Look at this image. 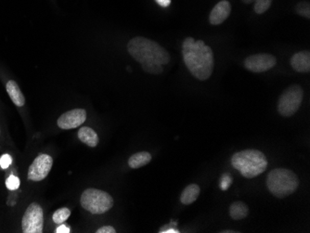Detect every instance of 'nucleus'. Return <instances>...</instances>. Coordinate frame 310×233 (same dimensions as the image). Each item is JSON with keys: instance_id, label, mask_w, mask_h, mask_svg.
Masks as SVG:
<instances>
[{"instance_id": "6e6552de", "label": "nucleus", "mask_w": 310, "mask_h": 233, "mask_svg": "<svg viewBox=\"0 0 310 233\" xmlns=\"http://www.w3.org/2000/svg\"><path fill=\"white\" fill-rule=\"evenodd\" d=\"M53 166V159L49 154H39L32 162L28 169V179L33 181H41L45 179L51 172Z\"/></svg>"}, {"instance_id": "f257e3e1", "label": "nucleus", "mask_w": 310, "mask_h": 233, "mask_svg": "<svg viewBox=\"0 0 310 233\" xmlns=\"http://www.w3.org/2000/svg\"><path fill=\"white\" fill-rule=\"evenodd\" d=\"M184 62L190 74L201 81H205L213 70V53L203 40H194V37L185 38L182 44Z\"/></svg>"}, {"instance_id": "6ab92c4d", "label": "nucleus", "mask_w": 310, "mask_h": 233, "mask_svg": "<svg viewBox=\"0 0 310 233\" xmlns=\"http://www.w3.org/2000/svg\"><path fill=\"white\" fill-rule=\"evenodd\" d=\"M271 3L272 0H254V12L257 14H263L270 9Z\"/></svg>"}, {"instance_id": "423d86ee", "label": "nucleus", "mask_w": 310, "mask_h": 233, "mask_svg": "<svg viewBox=\"0 0 310 233\" xmlns=\"http://www.w3.org/2000/svg\"><path fill=\"white\" fill-rule=\"evenodd\" d=\"M304 99V90L299 85H293L285 89L278 102V112L281 116L294 115L300 108Z\"/></svg>"}, {"instance_id": "39448f33", "label": "nucleus", "mask_w": 310, "mask_h": 233, "mask_svg": "<svg viewBox=\"0 0 310 233\" xmlns=\"http://www.w3.org/2000/svg\"><path fill=\"white\" fill-rule=\"evenodd\" d=\"M80 203L82 207L93 215H102L112 209L113 199L106 192L89 188L82 193Z\"/></svg>"}, {"instance_id": "a211bd4d", "label": "nucleus", "mask_w": 310, "mask_h": 233, "mask_svg": "<svg viewBox=\"0 0 310 233\" xmlns=\"http://www.w3.org/2000/svg\"><path fill=\"white\" fill-rule=\"evenodd\" d=\"M70 216H71L70 209H68L67 207H62L58 209L54 212L53 216H52V219H53L55 224H62L66 221Z\"/></svg>"}, {"instance_id": "9b49d317", "label": "nucleus", "mask_w": 310, "mask_h": 233, "mask_svg": "<svg viewBox=\"0 0 310 233\" xmlns=\"http://www.w3.org/2000/svg\"><path fill=\"white\" fill-rule=\"evenodd\" d=\"M231 12V6L229 1L222 0L214 6L209 15V22L213 26H219L228 19Z\"/></svg>"}, {"instance_id": "f8f14e48", "label": "nucleus", "mask_w": 310, "mask_h": 233, "mask_svg": "<svg viewBox=\"0 0 310 233\" xmlns=\"http://www.w3.org/2000/svg\"><path fill=\"white\" fill-rule=\"evenodd\" d=\"M290 62L291 65L295 71L298 72V73H309V51H304L296 52L291 58Z\"/></svg>"}, {"instance_id": "7ed1b4c3", "label": "nucleus", "mask_w": 310, "mask_h": 233, "mask_svg": "<svg viewBox=\"0 0 310 233\" xmlns=\"http://www.w3.org/2000/svg\"><path fill=\"white\" fill-rule=\"evenodd\" d=\"M231 165L246 178H254L265 172L268 168V160L264 153L258 150H244L235 153L231 158Z\"/></svg>"}, {"instance_id": "dca6fc26", "label": "nucleus", "mask_w": 310, "mask_h": 233, "mask_svg": "<svg viewBox=\"0 0 310 233\" xmlns=\"http://www.w3.org/2000/svg\"><path fill=\"white\" fill-rule=\"evenodd\" d=\"M152 161V154L148 152H139L128 159V166L132 169L142 168Z\"/></svg>"}, {"instance_id": "0eeeda50", "label": "nucleus", "mask_w": 310, "mask_h": 233, "mask_svg": "<svg viewBox=\"0 0 310 233\" xmlns=\"http://www.w3.org/2000/svg\"><path fill=\"white\" fill-rule=\"evenodd\" d=\"M21 228L25 233H41L44 228V212L40 204L32 203L26 209L21 219Z\"/></svg>"}, {"instance_id": "412c9836", "label": "nucleus", "mask_w": 310, "mask_h": 233, "mask_svg": "<svg viewBox=\"0 0 310 233\" xmlns=\"http://www.w3.org/2000/svg\"><path fill=\"white\" fill-rule=\"evenodd\" d=\"M295 12L297 14L309 19L310 18V4L306 1L299 2L297 5L295 6Z\"/></svg>"}, {"instance_id": "bb28decb", "label": "nucleus", "mask_w": 310, "mask_h": 233, "mask_svg": "<svg viewBox=\"0 0 310 233\" xmlns=\"http://www.w3.org/2000/svg\"><path fill=\"white\" fill-rule=\"evenodd\" d=\"M57 233H69L70 232V228L66 227L65 225H61L59 228L56 229Z\"/></svg>"}, {"instance_id": "5701e85b", "label": "nucleus", "mask_w": 310, "mask_h": 233, "mask_svg": "<svg viewBox=\"0 0 310 233\" xmlns=\"http://www.w3.org/2000/svg\"><path fill=\"white\" fill-rule=\"evenodd\" d=\"M232 181H233L232 177L228 173L222 175L221 180H220V188H221V190L222 191H227L230 187V185L232 184Z\"/></svg>"}, {"instance_id": "b1692460", "label": "nucleus", "mask_w": 310, "mask_h": 233, "mask_svg": "<svg viewBox=\"0 0 310 233\" xmlns=\"http://www.w3.org/2000/svg\"><path fill=\"white\" fill-rule=\"evenodd\" d=\"M12 162V159L9 154H4L0 158V167L3 169L9 168Z\"/></svg>"}, {"instance_id": "393cba45", "label": "nucleus", "mask_w": 310, "mask_h": 233, "mask_svg": "<svg viewBox=\"0 0 310 233\" xmlns=\"http://www.w3.org/2000/svg\"><path fill=\"white\" fill-rule=\"evenodd\" d=\"M97 233H115L116 230L115 228L112 227V226H103L102 228L97 229Z\"/></svg>"}, {"instance_id": "4468645a", "label": "nucleus", "mask_w": 310, "mask_h": 233, "mask_svg": "<svg viewBox=\"0 0 310 233\" xmlns=\"http://www.w3.org/2000/svg\"><path fill=\"white\" fill-rule=\"evenodd\" d=\"M78 138L89 147H97L99 144V136L90 127H81L78 131Z\"/></svg>"}, {"instance_id": "ddd939ff", "label": "nucleus", "mask_w": 310, "mask_h": 233, "mask_svg": "<svg viewBox=\"0 0 310 233\" xmlns=\"http://www.w3.org/2000/svg\"><path fill=\"white\" fill-rule=\"evenodd\" d=\"M7 91L10 95L12 102L17 106L21 107L26 104V98L23 96L22 92L20 91V87L18 84L13 80H10L7 83Z\"/></svg>"}, {"instance_id": "20e7f679", "label": "nucleus", "mask_w": 310, "mask_h": 233, "mask_svg": "<svg viewBox=\"0 0 310 233\" xmlns=\"http://www.w3.org/2000/svg\"><path fill=\"white\" fill-rule=\"evenodd\" d=\"M299 186V178L286 168L271 170L267 177V187L275 197L283 199L295 193Z\"/></svg>"}, {"instance_id": "aec40b11", "label": "nucleus", "mask_w": 310, "mask_h": 233, "mask_svg": "<svg viewBox=\"0 0 310 233\" xmlns=\"http://www.w3.org/2000/svg\"><path fill=\"white\" fill-rule=\"evenodd\" d=\"M142 70L151 75H160L163 72V65L157 63H142L141 64Z\"/></svg>"}, {"instance_id": "c85d7f7f", "label": "nucleus", "mask_w": 310, "mask_h": 233, "mask_svg": "<svg viewBox=\"0 0 310 233\" xmlns=\"http://www.w3.org/2000/svg\"><path fill=\"white\" fill-rule=\"evenodd\" d=\"M244 3L245 4H251V3H253L254 2V0H242Z\"/></svg>"}, {"instance_id": "c756f323", "label": "nucleus", "mask_w": 310, "mask_h": 233, "mask_svg": "<svg viewBox=\"0 0 310 233\" xmlns=\"http://www.w3.org/2000/svg\"><path fill=\"white\" fill-rule=\"evenodd\" d=\"M221 233H236L239 232V231H234V230H222V231H220Z\"/></svg>"}, {"instance_id": "cd10ccee", "label": "nucleus", "mask_w": 310, "mask_h": 233, "mask_svg": "<svg viewBox=\"0 0 310 233\" xmlns=\"http://www.w3.org/2000/svg\"><path fill=\"white\" fill-rule=\"evenodd\" d=\"M180 231L177 229V228H166V229H164L163 232L162 233H179Z\"/></svg>"}, {"instance_id": "2eb2a0df", "label": "nucleus", "mask_w": 310, "mask_h": 233, "mask_svg": "<svg viewBox=\"0 0 310 233\" xmlns=\"http://www.w3.org/2000/svg\"><path fill=\"white\" fill-rule=\"evenodd\" d=\"M200 193L201 189L197 184H190L184 189L180 195V202L185 205L192 204L198 199Z\"/></svg>"}, {"instance_id": "4be33fe9", "label": "nucleus", "mask_w": 310, "mask_h": 233, "mask_svg": "<svg viewBox=\"0 0 310 233\" xmlns=\"http://www.w3.org/2000/svg\"><path fill=\"white\" fill-rule=\"evenodd\" d=\"M6 186L10 191H15L20 187V179L19 177L11 175L6 180Z\"/></svg>"}, {"instance_id": "9d476101", "label": "nucleus", "mask_w": 310, "mask_h": 233, "mask_svg": "<svg viewBox=\"0 0 310 233\" xmlns=\"http://www.w3.org/2000/svg\"><path fill=\"white\" fill-rule=\"evenodd\" d=\"M87 119V112L84 109H74L71 111L64 112L61 114L60 118L58 119L57 124L58 127L68 130V129H74L82 126Z\"/></svg>"}, {"instance_id": "a878e982", "label": "nucleus", "mask_w": 310, "mask_h": 233, "mask_svg": "<svg viewBox=\"0 0 310 233\" xmlns=\"http://www.w3.org/2000/svg\"><path fill=\"white\" fill-rule=\"evenodd\" d=\"M158 3V5L163 7V8H168L171 4V0H155Z\"/></svg>"}, {"instance_id": "1a4fd4ad", "label": "nucleus", "mask_w": 310, "mask_h": 233, "mask_svg": "<svg viewBox=\"0 0 310 233\" xmlns=\"http://www.w3.org/2000/svg\"><path fill=\"white\" fill-rule=\"evenodd\" d=\"M277 64V59L271 54L260 53L247 57L244 61L245 68L253 73H264Z\"/></svg>"}, {"instance_id": "f03ea898", "label": "nucleus", "mask_w": 310, "mask_h": 233, "mask_svg": "<svg viewBox=\"0 0 310 233\" xmlns=\"http://www.w3.org/2000/svg\"><path fill=\"white\" fill-rule=\"evenodd\" d=\"M127 51L140 64L157 63L163 66L170 61V55L163 46L143 36H137L129 40Z\"/></svg>"}, {"instance_id": "f3484780", "label": "nucleus", "mask_w": 310, "mask_h": 233, "mask_svg": "<svg viewBox=\"0 0 310 233\" xmlns=\"http://www.w3.org/2000/svg\"><path fill=\"white\" fill-rule=\"evenodd\" d=\"M249 208L243 202H234L229 207V216L234 220H241L248 216Z\"/></svg>"}]
</instances>
